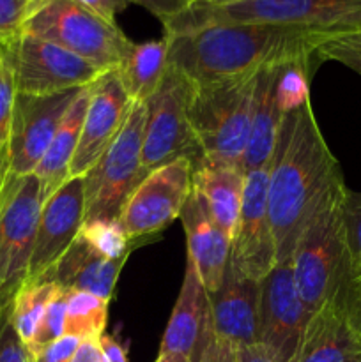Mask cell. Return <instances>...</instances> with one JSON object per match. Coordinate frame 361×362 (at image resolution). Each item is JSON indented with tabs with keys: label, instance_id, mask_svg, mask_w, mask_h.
<instances>
[{
	"label": "cell",
	"instance_id": "obj_38",
	"mask_svg": "<svg viewBox=\"0 0 361 362\" xmlns=\"http://www.w3.org/2000/svg\"><path fill=\"white\" fill-rule=\"evenodd\" d=\"M76 2H80L81 6L94 11L96 14H99V16L108 21H115L117 14L122 13L130 6L127 0H76Z\"/></svg>",
	"mask_w": 361,
	"mask_h": 362
},
{
	"label": "cell",
	"instance_id": "obj_26",
	"mask_svg": "<svg viewBox=\"0 0 361 362\" xmlns=\"http://www.w3.org/2000/svg\"><path fill=\"white\" fill-rule=\"evenodd\" d=\"M57 290H59V285L53 281H46V279L27 281L11 303V322H13L14 329H16L18 336L25 343V346L30 345L32 339H34L46 306L55 296Z\"/></svg>",
	"mask_w": 361,
	"mask_h": 362
},
{
	"label": "cell",
	"instance_id": "obj_46",
	"mask_svg": "<svg viewBox=\"0 0 361 362\" xmlns=\"http://www.w3.org/2000/svg\"><path fill=\"white\" fill-rule=\"evenodd\" d=\"M6 41H7V39H4L2 35H0V45H2V42H6Z\"/></svg>",
	"mask_w": 361,
	"mask_h": 362
},
{
	"label": "cell",
	"instance_id": "obj_1",
	"mask_svg": "<svg viewBox=\"0 0 361 362\" xmlns=\"http://www.w3.org/2000/svg\"><path fill=\"white\" fill-rule=\"evenodd\" d=\"M168 39V66L195 87L244 80L260 71L301 59H317L328 35L268 23L209 25Z\"/></svg>",
	"mask_w": 361,
	"mask_h": 362
},
{
	"label": "cell",
	"instance_id": "obj_18",
	"mask_svg": "<svg viewBox=\"0 0 361 362\" xmlns=\"http://www.w3.org/2000/svg\"><path fill=\"white\" fill-rule=\"evenodd\" d=\"M214 339L207 290L202 285L195 265L186 260L183 286L166 324L159 352L179 354L190 362H200Z\"/></svg>",
	"mask_w": 361,
	"mask_h": 362
},
{
	"label": "cell",
	"instance_id": "obj_13",
	"mask_svg": "<svg viewBox=\"0 0 361 362\" xmlns=\"http://www.w3.org/2000/svg\"><path fill=\"white\" fill-rule=\"evenodd\" d=\"M311 315L301 299L290 262L276 264L260 281L258 343L278 362H290L299 349Z\"/></svg>",
	"mask_w": 361,
	"mask_h": 362
},
{
	"label": "cell",
	"instance_id": "obj_44",
	"mask_svg": "<svg viewBox=\"0 0 361 362\" xmlns=\"http://www.w3.org/2000/svg\"><path fill=\"white\" fill-rule=\"evenodd\" d=\"M154 362H190L186 357L179 356V354H166V352H159L158 359Z\"/></svg>",
	"mask_w": 361,
	"mask_h": 362
},
{
	"label": "cell",
	"instance_id": "obj_20",
	"mask_svg": "<svg viewBox=\"0 0 361 362\" xmlns=\"http://www.w3.org/2000/svg\"><path fill=\"white\" fill-rule=\"evenodd\" d=\"M179 218L186 232L188 260L197 269L198 278L207 293L216 292L230 262L232 240L216 225L204 202L193 189Z\"/></svg>",
	"mask_w": 361,
	"mask_h": 362
},
{
	"label": "cell",
	"instance_id": "obj_4",
	"mask_svg": "<svg viewBox=\"0 0 361 362\" xmlns=\"http://www.w3.org/2000/svg\"><path fill=\"white\" fill-rule=\"evenodd\" d=\"M268 23L299 27L328 37L361 32V0H246L227 7L191 6L165 21L166 35L188 34L209 25Z\"/></svg>",
	"mask_w": 361,
	"mask_h": 362
},
{
	"label": "cell",
	"instance_id": "obj_22",
	"mask_svg": "<svg viewBox=\"0 0 361 362\" xmlns=\"http://www.w3.org/2000/svg\"><path fill=\"white\" fill-rule=\"evenodd\" d=\"M243 165L200 159L193 165L191 189L200 197L216 225L232 240L244 191Z\"/></svg>",
	"mask_w": 361,
	"mask_h": 362
},
{
	"label": "cell",
	"instance_id": "obj_45",
	"mask_svg": "<svg viewBox=\"0 0 361 362\" xmlns=\"http://www.w3.org/2000/svg\"><path fill=\"white\" fill-rule=\"evenodd\" d=\"M4 45V42H2ZM2 45H0V64H2Z\"/></svg>",
	"mask_w": 361,
	"mask_h": 362
},
{
	"label": "cell",
	"instance_id": "obj_32",
	"mask_svg": "<svg viewBox=\"0 0 361 362\" xmlns=\"http://www.w3.org/2000/svg\"><path fill=\"white\" fill-rule=\"evenodd\" d=\"M343 228L350 276L361 285V193L347 189L343 200Z\"/></svg>",
	"mask_w": 361,
	"mask_h": 362
},
{
	"label": "cell",
	"instance_id": "obj_21",
	"mask_svg": "<svg viewBox=\"0 0 361 362\" xmlns=\"http://www.w3.org/2000/svg\"><path fill=\"white\" fill-rule=\"evenodd\" d=\"M126 260L127 258L110 260L101 257L78 233L69 250L41 279L57 283L71 292H88L110 300L115 292L117 279Z\"/></svg>",
	"mask_w": 361,
	"mask_h": 362
},
{
	"label": "cell",
	"instance_id": "obj_9",
	"mask_svg": "<svg viewBox=\"0 0 361 362\" xmlns=\"http://www.w3.org/2000/svg\"><path fill=\"white\" fill-rule=\"evenodd\" d=\"M144 129L145 103H134L119 136L85 175V221L119 219L130 194L147 175L142 168Z\"/></svg>",
	"mask_w": 361,
	"mask_h": 362
},
{
	"label": "cell",
	"instance_id": "obj_42",
	"mask_svg": "<svg viewBox=\"0 0 361 362\" xmlns=\"http://www.w3.org/2000/svg\"><path fill=\"white\" fill-rule=\"evenodd\" d=\"M73 362H105L103 361L101 349H99L98 339H85L78 345Z\"/></svg>",
	"mask_w": 361,
	"mask_h": 362
},
{
	"label": "cell",
	"instance_id": "obj_27",
	"mask_svg": "<svg viewBox=\"0 0 361 362\" xmlns=\"http://www.w3.org/2000/svg\"><path fill=\"white\" fill-rule=\"evenodd\" d=\"M110 300L88 292H71L66 310V334L80 341L105 334Z\"/></svg>",
	"mask_w": 361,
	"mask_h": 362
},
{
	"label": "cell",
	"instance_id": "obj_14",
	"mask_svg": "<svg viewBox=\"0 0 361 362\" xmlns=\"http://www.w3.org/2000/svg\"><path fill=\"white\" fill-rule=\"evenodd\" d=\"M81 88L53 95L16 92L9 141V177L32 175Z\"/></svg>",
	"mask_w": 361,
	"mask_h": 362
},
{
	"label": "cell",
	"instance_id": "obj_2",
	"mask_svg": "<svg viewBox=\"0 0 361 362\" xmlns=\"http://www.w3.org/2000/svg\"><path fill=\"white\" fill-rule=\"evenodd\" d=\"M342 170L329 151L311 103L283 117L269 165L268 212L276 264L290 262L297 239L324 191Z\"/></svg>",
	"mask_w": 361,
	"mask_h": 362
},
{
	"label": "cell",
	"instance_id": "obj_8",
	"mask_svg": "<svg viewBox=\"0 0 361 362\" xmlns=\"http://www.w3.org/2000/svg\"><path fill=\"white\" fill-rule=\"evenodd\" d=\"M195 85L180 71L166 67L158 90L145 103V129L142 145V168L145 173L172 159L186 156L202 159L191 122Z\"/></svg>",
	"mask_w": 361,
	"mask_h": 362
},
{
	"label": "cell",
	"instance_id": "obj_11",
	"mask_svg": "<svg viewBox=\"0 0 361 362\" xmlns=\"http://www.w3.org/2000/svg\"><path fill=\"white\" fill-rule=\"evenodd\" d=\"M193 161L186 156L152 170L130 194L119 214L127 239L140 244L161 233L180 216L191 194Z\"/></svg>",
	"mask_w": 361,
	"mask_h": 362
},
{
	"label": "cell",
	"instance_id": "obj_36",
	"mask_svg": "<svg viewBox=\"0 0 361 362\" xmlns=\"http://www.w3.org/2000/svg\"><path fill=\"white\" fill-rule=\"evenodd\" d=\"M78 345H80V339L66 334L39 350L30 359L32 362H73Z\"/></svg>",
	"mask_w": 361,
	"mask_h": 362
},
{
	"label": "cell",
	"instance_id": "obj_39",
	"mask_svg": "<svg viewBox=\"0 0 361 362\" xmlns=\"http://www.w3.org/2000/svg\"><path fill=\"white\" fill-rule=\"evenodd\" d=\"M200 362H237V349L229 343L214 339Z\"/></svg>",
	"mask_w": 361,
	"mask_h": 362
},
{
	"label": "cell",
	"instance_id": "obj_3",
	"mask_svg": "<svg viewBox=\"0 0 361 362\" xmlns=\"http://www.w3.org/2000/svg\"><path fill=\"white\" fill-rule=\"evenodd\" d=\"M345 193L343 177L336 179L324 191L311 211L290 258L294 281L301 299L311 313L353 279L343 228Z\"/></svg>",
	"mask_w": 361,
	"mask_h": 362
},
{
	"label": "cell",
	"instance_id": "obj_28",
	"mask_svg": "<svg viewBox=\"0 0 361 362\" xmlns=\"http://www.w3.org/2000/svg\"><path fill=\"white\" fill-rule=\"evenodd\" d=\"M315 59H301L278 67L276 74V103L283 115L296 112L310 103V74Z\"/></svg>",
	"mask_w": 361,
	"mask_h": 362
},
{
	"label": "cell",
	"instance_id": "obj_30",
	"mask_svg": "<svg viewBox=\"0 0 361 362\" xmlns=\"http://www.w3.org/2000/svg\"><path fill=\"white\" fill-rule=\"evenodd\" d=\"M14 98H16V87H14L13 71L2 53V64H0V191L9 179V141Z\"/></svg>",
	"mask_w": 361,
	"mask_h": 362
},
{
	"label": "cell",
	"instance_id": "obj_33",
	"mask_svg": "<svg viewBox=\"0 0 361 362\" xmlns=\"http://www.w3.org/2000/svg\"><path fill=\"white\" fill-rule=\"evenodd\" d=\"M317 60H331L349 67L361 76V32L329 37L319 46Z\"/></svg>",
	"mask_w": 361,
	"mask_h": 362
},
{
	"label": "cell",
	"instance_id": "obj_24",
	"mask_svg": "<svg viewBox=\"0 0 361 362\" xmlns=\"http://www.w3.org/2000/svg\"><path fill=\"white\" fill-rule=\"evenodd\" d=\"M91 87H84L74 98L73 105L64 115L45 158L35 168L34 175L41 180L42 191L46 197L53 193L59 186H62L69 179V166L76 152L78 140H80L81 124H84L85 112H87L88 98H91Z\"/></svg>",
	"mask_w": 361,
	"mask_h": 362
},
{
	"label": "cell",
	"instance_id": "obj_5",
	"mask_svg": "<svg viewBox=\"0 0 361 362\" xmlns=\"http://www.w3.org/2000/svg\"><path fill=\"white\" fill-rule=\"evenodd\" d=\"M21 32L53 42L101 71L117 69L133 46L115 21L76 0H35Z\"/></svg>",
	"mask_w": 361,
	"mask_h": 362
},
{
	"label": "cell",
	"instance_id": "obj_43",
	"mask_svg": "<svg viewBox=\"0 0 361 362\" xmlns=\"http://www.w3.org/2000/svg\"><path fill=\"white\" fill-rule=\"evenodd\" d=\"M246 2V0H195L193 6H200V7H227V6H234V4H241Z\"/></svg>",
	"mask_w": 361,
	"mask_h": 362
},
{
	"label": "cell",
	"instance_id": "obj_16",
	"mask_svg": "<svg viewBox=\"0 0 361 362\" xmlns=\"http://www.w3.org/2000/svg\"><path fill=\"white\" fill-rule=\"evenodd\" d=\"M134 101L124 90L115 69L106 71L91 87L80 140L69 166V177L87 175L122 131Z\"/></svg>",
	"mask_w": 361,
	"mask_h": 362
},
{
	"label": "cell",
	"instance_id": "obj_41",
	"mask_svg": "<svg viewBox=\"0 0 361 362\" xmlns=\"http://www.w3.org/2000/svg\"><path fill=\"white\" fill-rule=\"evenodd\" d=\"M237 362H278L262 343H251L237 349Z\"/></svg>",
	"mask_w": 361,
	"mask_h": 362
},
{
	"label": "cell",
	"instance_id": "obj_6",
	"mask_svg": "<svg viewBox=\"0 0 361 362\" xmlns=\"http://www.w3.org/2000/svg\"><path fill=\"white\" fill-rule=\"evenodd\" d=\"M255 78L195 87L191 122L202 159L243 165L253 115Z\"/></svg>",
	"mask_w": 361,
	"mask_h": 362
},
{
	"label": "cell",
	"instance_id": "obj_15",
	"mask_svg": "<svg viewBox=\"0 0 361 362\" xmlns=\"http://www.w3.org/2000/svg\"><path fill=\"white\" fill-rule=\"evenodd\" d=\"M269 166L244 175L243 204L230 247V262L246 278L260 283L276 265V246L268 212Z\"/></svg>",
	"mask_w": 361,
	"mask_h": 362
},
{
	"label": "cell",
	"instance_id": "obj_19",
	"mask_svg": "<svg viewBox=\"0 0 361 362\" xmlns=\"http://www.w3.org/2000/svg\"><path fill=\"white\" fill-rule=\"evenodd\" d=\"M207 296L216 339L236 349L258 343L260 283L241 274L229 262L219 288Z\"/></svg>",
	"mask_w": 361,
	"mask_h": 362
},
{
	"label": "cell",
	"instance_id": "obj_40",
	"mask_svg": "<svg viewBox=\"0 0 361 362\" xmlns=\"http://www.w3.org/2000/svg\"><path fill=\"white\" fill-rule=\"evenodd\" d=\"M99 341V349H101L103 361L105 362H127V352L122 346V343L117 341L113 336L103 334Z\"/></svg>",
	"mask_w": 361,
	"mask_h": 362
},
{
	"label": "cell",
	"instance_id": "obj_35",
	"mask_svg": "<svg viewBox=\"0 0 361 362\" xmlns=\"http://www.w3.org/2000/svg\"><path fill=\"white\" fill-rule=\"evenodd\" d=\"M35 0H0V35L11 39L23 28Z\"/></svg>",
	"mask_w": 361,
	"mask_h": 362
},
{
	"label": "cell",
	"instance_id": "obj_25",
	"mask_svg": "<svg viewBox=\"0 0 361 362\" xmlns=\"http://www.w3.org/2000/svg\"><path fill=\"white\" fill-rule=\"evenodd\" d=\"M168 67V39L145 41L130 48L115 69L124 90L134 103H147L158 90Z\"/></svg>",
	"mask_w": 361,
	"mask_h": 362
},
{
	"label": "cell",
	"instance_id": "obj_23",
	"mask_svg": "<svg viewBox=\"0 0 361 362\" xmlns=\"http://www.w3.org/2000/svg\"><path fill=\"white\" fill-rule=\"evenodd\" d=\"M278 67L280 66H275L260 71L255 78L253 115H251L250 138H248L246 151L243 156L244 172L265 168L271 165L273 154H275L276 138H278L280 126L285 117L276 103L275 85Z\"/></svg>",
	"mask_w": 361,
	"mask_h": 362
},
{
	"label": "cell",
	"instance_id": "obj_7",
	"mask_svg": "<svg viewBox=\"0 0 361 362\" xmlns=\"http://www.w3.org/2000/svg\"><path fill=\"white\" fill-rule=\"evenodd\" d=\"M45 191L38 177H9L0 191V313L28 279Z\"/></svg>",
	"mask_w": 361,
	"mask_h": 362
},
{
	"label": "cell",
	"instance_id": "obj_29",
	"mask_svg": "<svg viewBox=\"0 0 361 362\" xmlns=\"http://www.w3.org/2000/svg\"><path fill=\"white\" fill-rule=\"evenodd\" d=\"M80 237L101 257L117 260L127 258L131 251L138 246L127 239L126 232L120 226L119 219H94L81 225Z\"/></svg>",
	"mask_w": 361,
	"mask_h": 362
},
{
	"label": "cell",
	"instance_id": "obj_17",
	"mask_svg": "<svg viewBox=\"0 0 361 362\" xmlns=\"http://www.w3.org/2000/svg\"><path fill=\"white\" fill-rule=\"evenodd\" d=\"M84 221L85 175L69 177L42 204L27 281H38L52 271L74 243Z\"/></svg>",
	"mask_w": 361,
	"mask_h": 362
},
{
	"label": "cell",
	"instance_id": "obj_10",
	"mask_svg": "<svg viewBox=\"0 0 361 362\" xmlns=\"http://www.w3.org/2000/svg\"><path fill=\"white\" fill-rule=\"evenodd\" d=\"M9 62L16 92L32 95H53L76 90L98 81L101 71L88 60L45 41L20 32L2 45Z\"/></svg>",
	"mask_w": 361,
	"mask_h": 362
},
{
	"label": "cell",
	"instance_id": "obj_34",
	"mask_svg": "<svg viewBox=\"0 0 361 362\" xmlns=\"http://www.w3.org/2000/svg\"><path fill=\"white\" fill-rule=\"evenodd\" d=\"M0 362H32L27 346L11 322L9 308L0 313Z\"/></svg>",
	"mask_w": 361,
	"mask_h": 362
},
{
	"label": "cell",
	"instance_id": "obj_12",
	"mask_svg": "<svg viewBox=\"0 0 361 362\" xmlns=\"http://www.w3.org/2000/svg\"><path fill=\"white\" fill-rule=\"evenodd\" d=\"M290 362H361V299L354 279L311 315Z\"/></svg>",
	"mask_w": 361,
	"mask_h": 362
},
{
	"label": "cell",
	"instance_id": "obj_37",
	"mask_svg": "<svg viewBox=\"0 0 361 362\" xmlns=\"http://www.w3.org/2000/svg\"><path fill=\"white\" fill-rule=\"evenodd\" d=\"M127 2L138 4L151 14H154L161 23H165L190 9L195 0H127Z\"/></svg>",
	"mask_w": 361,
	"mask_h": 362
},
{
	"label": "cell",
	"instance_id": "obj_31",
	"mask_svg": "<svg viewBox=\"0 0 361 362\" xmlns=\"http://www.w3.org/2000/svg\"><path fill=\"white\" fill-rule=\"evenodd\" d=\"M69 296L71 290L59 286L55 296L52 297V300H50L48 306H46L45 315H42L38 332H35L30 345L27 346L30 357H34L35 354H38L39 350L45 349L46 345H50V343L57 341L59 338L66 336V310Z\"/></svg>",
	"mask_w": 361,
	"mask_h": 362
},
{
	"label": "cell",
	"instance_id": "obj_47",
	"mask_svg": "<svg viewBox=\"0 0 361 362\" xmlns=\"http://www.w3.org/2000/svg\"><path fill=\"white\" fill-rule=\"evenodd\" d=\"M360 299H361V285H360Z\"/></svg>",
	"mask_w": 361,
	"mask_h": 362
}]
</instances>
